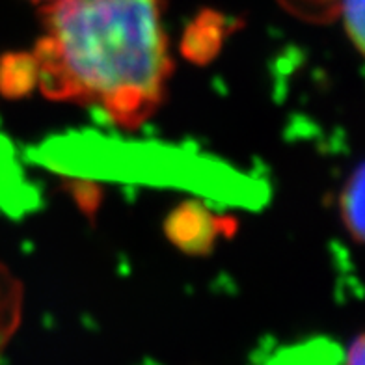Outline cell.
<instances>
[{"label": "cell", "mask_w": 365, "mask_h": 365, "mask_svg": "<svg viewBox=\"0 0 365 365\" xmlns=\"http://www.w3.org/2000/svg\"><path fill=\"white\" fill-rule=\"evenodd\" d=\"M43 21L32 54L47 99L97 106L130 130L157 112L173 69L164 0H54Z\"/></svg>", "instance_id": "cell-1"}, {"label": "cell", "mask_w": 365, "mask_h": 365, "mask_svg": "<svg viewBox=\"0 0 365 365\" xmlns=\"http://www.w3.org/2000/svg\"><path fill=\"white\" fill-rule=\"evenodd\" d=\"M36 159L78 179L142 181L187 188L227 205L257 207L267 196L259 179L187 145L125 142L84 130L54 136L36 149Z\"/></svg>", "instance_id": "cell-2"}, {"label": "cell", "mask_w": 365, "mask_h": 365, "mask_svg": "<svg viewBox=\"0 0 365 365\" xmlns=\"http://www.w3.org/2000/svg\"><path fill=\"white\" fill-rule=\"evenodd\" d=\"M237 222L230 217H217L203 203L185 202L175 207L164 222V233L175 248L188 255L211 254L222 235L231 237Z\"/></svg>", "instance_id": "cell-3"}, {"label": "cell", "mask_w": 365, "mask_h": 365, "mask_svg": "<svg viewBox=\"0 0 365 365\" xmlns=\"http://www.w3.org/2000/svg\"><path fill=\"white\" fill-rule=\"evenodd\" d=\"M231 19L215 10H203L185 30L181 54L197 66H205L217 58L227 36L233 32Z\"/></svg>", "instance_id": "cell-4"}, {"label": "cell", "mask_w": 365, "mask_h": 365, "mask_svg": "<svg viewBox=\"0 0 365 365\" xmlns=\"http://www.w3.org/2000/svg\"><path fill=\"white\" fill-rule=\"evenodd\" d=\"M38 86V62L32 53H8L0 58V93L23 99Z\"/></svg>", "instance_id": "cell-5"}, {"label": "cell", "mask_w": 365, "mask_h": 365, "mask_svg": "<svg viewBox=\"0 0 365 365\" xmlns=\"http://www.w3.org/2000/svg\"><path fill=\"white\" fill-rule=\"evenodd\" d=\"M364 192H365V170L364 163H358L351 175L346 178L343 190L339 194V215L346 233L352 237L356 245H364L365 235V212H364Z\"/></svg>", "instance_id": "cell-6"}, {"label": "cell", "mask_w": 365, "mask_h": 365, "mask_svg": "<svg viewBox=\"0 0 365 365\" xmlns=\"http://www.w3.org/2000/svg\"><path fill=\"white\" fill-rule=\"evenodd\" d=\"M21 287L0 264V341L10 336L19 319Z\"/></svg>", "instance_id": "cell-7"}, {"label": "cell", "mask_w": 365, "mask_h": 365, "mask_svg": "<svg viewBox=\"0 0 365 365\" xmlns=\"http://www.w3.org/2000/svg\"><path fill=\"white\" fill-rule=\"evenodd\" d=\"M337 360V349L334 351L330 345L324 349V343L317 341L300 346L293 352H284L276 365H336Z\"/></svg>", "instance_id": "cell-8"}, {"label": "cell", "mask_w": 365, "mask_h": 365, "mask_svg": "<svg viewBox=\"0 0 365 365\" xmlns=\"http://www.w3.org/2000/svg\"><path fill=\"white\" fill-rule=\"evenodd\" d=\"M289 11L308 21H331L339 14V0H282Z\"/></svg>", "instance_id": "cell-9"}, {"label": "cell", "mask_w": 365, "mask_h": 365, "mask_svg": "<svg viewBox=\"0 0 365 365\" xmlns=\"http://www.w3.org/2000/svg\"><path fill=\"white\" fill-rule=\"evenodd\" d=\"M364 0H339V14L358 54H364Z\"/></svg>", "instance_id": "cell-10"}, {"label": "cell", "mask_w": 365, "mask_h": 365, "mask_svg": "<svg viewBox=\"0 0 365 365\" xmlns=\"http://www.w3.org/2000/svg\"><path fill=\"white\" fill-rule=\"evenodd\" d=\"M69 192L88 217L91 218L96 215L97 207L101 203V190L96 182L91 179L75 178V181H71V185H69Z\"/></svg>", "instance_id": "cell-11"}, {"label": "cell", "mask_w": 365, "mask_h": 365, "mask_svg": "<svg viewBox=\"0 0 365 365\" xmlns=\"http://www.w3.org/2000/svg\"><path fill=\"white\" fill-rule=\"evenodd\" d=\"M345 365H365V349H364V336L358 334L354 337V341L349 346L346 352Z\"/></svg>", "instance_id": "cell-12"}, {"label": "cell", "mask_w": 365, "mask_h": 365, "mask_svg": "<svg viewBox=\"0 0 365 365\" xmlns=\"http://www.w3.org/2000/svg\"><path fill=\"white\" fill-rule=\"evenodd\" d=\"M36 2H54V0H36Z\"/></svg>", "instance_id": "cell-13"}]
</instances>
